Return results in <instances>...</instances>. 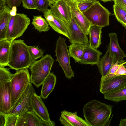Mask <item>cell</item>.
<instances>
[{
	"label": "cell",
	"mask_w": 126,
	"mask_h": 126,
	"mask_svg": "<svg viewBox=\"0 0 126 126\" xmlns=\"http://www.w3.org/2000/svg\"><path fill=\"white\" fill-rule=\"evenodd\" d=\"M112 108V105L94 99L84 105L83 116L90 126H105L110 118Z\"/></svg>",
	"instance_id": "6da1fadb"
},
{
	"label": "cell",
	"mask_w": 126,
	"mask_h": 126,
	"mask_svg": "<svg viewBox=\"0 0 126 126\" xmlns=\"http://www.w3.org/2000/svg\"><path fill=\"white\" fill-rule=\"evenodd\" d=\"M34 62L23 40H14L12 42L8 65L10 69L17 71L30 68Z\"/></svg>",
	"instance_id": "7a4b0ae2"
},
{
	"label": "cell",
	"mask_w": 126,
	"mask_h": 126,
	"mask_svg": "<svg viewBox=\"0 0 126 126\" xmlns=\"http://www.w3.org/2000/svg\"><path fill=\"white\" fill-rule=\"evenodd\" d=\"M54 61L51 56L47 54L35 61L30 67L31 82L37 88L42 84L50 73Z\"/></svg>",
	"instance_id": "3957f363"
},
{
	"label": "cell",
	"mask_w": 126,
	"mask_h": 126,
	"mask_svg": "<svg viewBox=\"0 0 126 126\" xmlns=\"http://www.w3.org/2000/svg\"><path fill=\"white\" fill-rule=\"evenodd\" d=\"M31 20L27 15L16 13L11 15L8 25L6 39L10 41L22 36L29 25Z\"/></svg>",
	"instance_id": "277c9868"
},
{
	"label": "cell",
	"mask_w": 126,
	"mask_h": 126,
	"mask_svg": "<svg viewBox=\"0 0 126 126\" xmlns=\"http://www.w3.org/2000/svg\"><path fill=\"white\" fill-rule=\"evenodd\" d=\"M28 68L16 71L10 81L11 107L31 82Z\"/></svg>",
	"instance_id": "5b68a950"
},
{
	"label": "cell",
	"mask_w": 126,
	"mask_h": 126,
	"mask_svg": "<svg viewBox=\"0 0 126 126\" xmlns=\"http://www.w3.org/2000/svg\"><path fill=\"white\" fill-rule=\"evenodd\" d=\"M91 25L102 28L109 25V17L110 13L97 0L90 8L82 13Z\"/></svg>",
	"instance_id": "8992f818"
},
{
	"label": "cell",
	"mask_w": 126,
	"mask_h": 126,
	"mask_svg": "<svg viewBox=\"0 0 126 126\" xmlns=\"http://www.w3.org/2000/svg\"><path fill=\"white\" fill-rule=\"evenodd\" d=\"M66 44V39L59 36L56 43L55 50L56 58V61L59 63L66 78L70 79L75 76L70 63V56Z\"/></svg>",
	"instance_id": "52a82bcc"
},
{
	"label": "cell",
	"mask_w": 126,
	"mask_h": 126,
	"mask_svg": "<svg viewBox=\"0 0 126 126\" xmlns=\"http://www.w3.org/2000/svg\"><path fill=\"white\" fill-rule=\"evenodd\" d=\"M35 92L31 82L11 107L8 115L20 114L29 110H33L31 100L32 96Z\"/></svg>",
	"instance_id": "ba28073f"
},
{
	"label": "cell",
	"mask_w": 126,
	"mask_h": 126,
	"mask_svg": "<svg viewBox=\"0 0 126 126\" xmlns=\"http://www.w3.org/2000/svg\"><path fill=\"white\" fill-rule=\"evenodd\" d=\"M126 86V75L116 76L107 78L101 77L99 91L104 94L120 89Z\"/></svg>",
	"instance_id": "9c48e42d"
},
{
	"label": "cell",
	"mask_w": 126,
	"mask_h": 126,
	"mask_svg": "<svg viewBox=\"0 0 126 126\" xmlns=\"http://www.w3.org/2000/svg\"><path fill=\"white\" fill-rule=\"evenodd\" d=\"M50 7L51 12L54 16L67 24L70 22L72 14L68 0H58Z\"/></svg>",
	"instance_id": "30bf717a"
},
{
	"label": "cell",
	"mask_w": 126,
	"mask_h": 126,
	"mask_svg": "<svg viewBox=\"0 0 126 126\" xmlns=\"http://www.w3.org/2000/svg\"><path fill=\"white\" fill-rule=\"evenodd\" d=\"M67 28L69 41L71 44H89L87 35L77 24L72 15L70 22L67 24Z\"/></svg>",
	"instance_id": "8fae6325"
},
{
	"label": "cell",
	"mask_w": 126,
	"mask_h": 126,
	"mask_svg": "<svg viewBox=\"0 0 126 126\" xmlns=\"http://www.w3.org/2000/svg\"><path fill=\"white\" fill-rule=\"evenodd\" d=\"M108 35L110 42L107 47V51L112 58L114 63L122 64L126 61L123 59L126 57V55L119 46L117 34L113 32L110 33Z\"/></svg>",
	"instance_id": "7c38bea8"
},
{
	"label": "cell",
	"mask_w": 126,
	"mask_h": 126,
	"mask_svg": "<svg viewBox=\"0 0 126 126\" xmlns=\"http://www.w3.org/2000/svg\"><path fill=\"white\" fill-rule=\"evenodd\" d=\"M10 81L0 83V112L8 115L11 107Z\"/></svg>",
	"instance_id": "4fadbf2b"
},
{
	"label": "cell",
	"mask_w": 126,
	"mask_h": 126,
	"mask_svg": "<svg viewBox=\"0 0 126 126\" xmlns=\"http://www.w3.org/2000/svg\"><path fill=\"white\" fill-rule=\"evenodd\" d=\"M5 0H0V41L6 39L8 25L11 18V11Z\"/></svg>",
	"instance_id": "5bb4252c"
},
{
	"label": "cell",
	"mask_w": 126,
	"mask_h": 126,
	"mask_svg": "<svg viewBox=\"0 0 126 126\" xmlns=\"http://www.w3.org/2000/svg\"><path fill=\"white\" fill-rule=\"evenodd\" d=\"M43 13L44 16L51 27L58 33L65 36L69 39L67 24L54 16L51 13L49 9L48 8Z\"/></svg>",
	"instance_id": "9a60e30c"
},
{
	"label": "cell",
	"mask_w": 126,
	"mask_h": 126,
	"mask_svg": "<svg viewBox=\"0 0 126 126\" xmlns=\"http://www.w3.org/2000/svg\"><path fill=\"white\" fill-rule=\"evenodd\" d=\"M72 16L76 23L83 32L88 35L89 34L90 27L91 25L83 14L79 10L77 3L71 0H68Z\"/></svg>",
	"instance_id": "2e32d148"
},
{
	"label": "cell",
	"mask_w": 126,
	"mask_h": 126,
	"mask_svg": "<svg viewBox=\"0 0 126 126\" xmlns=\"http://www.w3.org/2000/svg\"><path fill=\"white\" fill-rule=\"evenodd\" d=\"M59 121L64 126H90L85 120L78 116L77 111H62Z\"/></svg>",
	"instance_id": "e0dca14e"
},
{
	"label": "cell",
	"mask_w": 126,
	"mask_h": 126,
	"mask_svg": "<svg viewBox=\"0 0 126 126\" xmlns=\"http://www.w3.org/2000/svg\"><path fill=\"white\" fill-rule=\"evenodd\" d=\"M33 110L42 120L47 122L51 121L47 109L40 96L35 92L33 94L31 100Z\"/></svg>",
	"instance_id": "ac0fdd59"
},
{
	"label": "cell",
	"mask_w": 126,
	"mask_h": 126,
	"mask_svg": "<svg viewBox=\"0 0 126 126\" xmlns=\"http://www.w3.org/2000/svg\"><path fill=\"white\" fill-rule=\"evenodd\" d=\"M84 54L79 63L82 64L97 65L102 53L99 50L91 47L89 44L86 45Z\"/></svg>",
	"instance_id": "d6986e66"
},
{
	"label": "cell",
	"mask_w": 126,
	"mask_h": 126,
	"mask_svg": "<svg viewBox=\"0 0 126 126\" xmlns=\"http://www.w3.org/2000/svg\"><path fill=\"white\" fill-rule=\"evenodd\" d=\"M56 76L53 72H50L42 84L41 93L40 96L44 99L47 98L52 91L56 82Z\"/></svg>",
	"instance_id": "ffe728a7"
},
{
	"label": "cell",
	"mask_w": 126,
	"mask_h": 126,
	"mask_svg": "<svg viewBox=\"0 0 126 126\" xmlns=\"http://www.w3.org/2000/svg\"><path fill=\"white\" fill-rule=\"evenodd\" d=\"M100 26L91 25L89 31V44L92 47L97 49L101 44L102 29Z\"/></svg>",
	"instance_id": "44dd1931"
},
{
	"label": "cell",
	"mask_w": 126,
	"mask_h": 126,
	"mask_svg": "<svg viewBox=\"0 0 126 126\" xmlns=\"http://www.w3.org/2000/svg\"><path fill=\"white\" fill-rule=\"evenodd\" d=\"M113 63H115L113 58L106 51L105 54L100 58L97 65L101 77L105 76L108 73Z\"/></svg>",
	"instance_id": "7402d4cb"
},
{
	"label": "cell",
	"mask_w": 126,
	"mask_h": 126,
	"mask_svg": "<svg viewBox=\"0 0 126 126\" xmlns=\"http://www.w3.org/2000/svg\"><path fill=\"white\" fill-rule=\"evenodd\" d=\"M12 41L6 39L0 41V67L8 66Z\"/></svg>",
	"instance_id": "603a6c76"
},
{
	"label": "cell",
	"mask_w": 126,
	"mask_h": 126,
	"mask_svg": "<svg viewBox=\"0 0 126 126\" xmlns=\"http://www.w3.org/2000/svg\"><path fill=\"white\" fill-rule=\"evenodd\" d=\"M86 47V45L81 44H71L68 46L70 56L74 59L75 63H79Z\"/></svg>",
	"instance_id": "cb8c5ba5"
},
{
	"label": "cell",
	"mask_w": 126,
	"mask_h": 126,
	"mask_svg": "<svg viewBox=\"0 0 126 126\" xmlns=\"http://www.w3.org/2000/svg\"><path fill=\"white\" fill-rule=\"evenodd\" d=\"M103 95L105 99L115 102L126 101V86L120 89Z\"/></svg>",
	"instance_id": "d4e9b609"
},
{
	"label": "cell",
	"mask_w": 126,
	"mask_h": 126,
	"mask_svg": "<svg viewBox=\"0 0 126 126\" xmlns=\"http://www.w3.org/2000/svg\"><path fill=\"white\" fill-rule=\"evenodd\" d=\"M32 24L34 28L40 32H46L50 29L47 21L41 15L33 16Z\"/></svg>",
	"instance_id": "484cf974"
},
{
	"label": "cell",
	"mask_w": 126,
	"mask_h": 126,
	"mask_svg": "<svg viewBox=\"0 0 126 126\" xmlns=\"http://www.w3.org/2000/svg\"><path fill=\"white\" fill-rule=\"evenodd\" d=\"M28 126H41L42 119L33 110L26 112Z\"/></svg>",
	"instance_id": "4316f807"
},
{
	"label": "cell",
	"mask_w": 126,
	"mask_h": 126,
	"mask_svg": "<svg viewBox=\"0 0 126 126\" xmlns=\"http://www.w3.org/2000/svg\"><path fill=\"white\" fill-rule=\"evenodd\" d=\"M114 14L117 20L124 27V20L126 15V10L114 4L113 6Z\"/></svg>",
	"instance_id": "83f0119b"
},
{
	"label": "cell",
	"mask_w": 126,
	"mask_h": 126,
	"mask_svg": "<svg viewBox=\"0 0 126 126\" xmlns=\"http://www.w3.org/2000/svg\"><path fill=\"white\" fill-rule=\"evenodd\" d=\"M28 47L31 57L35 61L43 56V51L39 48L38 46H28Z\"/></svg>",
	"instance_id": "f1b7e54d"
},
{
	"label": "cell",
	"mask_w": 126,
	"mask_h": 126,
	"mask_svg": "<svg viewBox=\"0 0 126 126\" xmlns=\"http://www.w3.org/2000/svg\"><path fill=\"white\" fill-rule=\"evenodd\" d=\"M10 69L0 67V83L10 81L14 74L10 72Z\"/></svg>",
	"instance_id": "f546056e"
},
{
	"label": "cell",
	"mask_w": 126,
	"mask_h": 126,
	"mask_svg": "<svg viewBox=\"0 0 126 126\" xmlns=\"http://www.w3.org/2000/svg\"><path fill=\"white\" fill-rule=\"evenodd\" d=\"M37 5L36 10L43 13L48 9L52 4L50 0H36Z\"/></svg>",
	"instance_id": "4dcf8cb0"
},
{
	"label": "cell",
	"mask_w": 126,
	"mask_h": 126,
	"mask_svg": "<svg viewBox=\"0 0 126 126\" xmlns=\"http://www.w3.org/2000/svg\"><path fill=\"white\" fill-rule=\"evenodd\" d=\"M97 0H83L77 3L78 6L82 12H83L90 8Z\"/></svg>",
	"instance_id": "1f68e13d"
},
{
	"label": "cell",
	"mask_w": 126,
	"mask_h": 126,
	"mask_svg": "<svg viewBox=\"0 0 126 126\" xmlns=\"http://www.w3.org/2000/svg\"><path fill=\"white\" fill-rule=\"evenodd\" d=\"M22 5L25 9H36L37 5L36 0H22Z\"/></svg>",
	"instance_id": "d6a6232c"
},
{
	"label": "cell",
	"mask_w": 126,
	"mask_h": 126,
	"mask_svg": "<svg viewBox=\"0 0 126 126\" xmlns=\"http://www.w3.org/2000/svg\"><path fill=\"white\" fill-rule=\"evenodd\" d=\"M18 116L15 114L7 115L5 126H16Z\"/></svg>",
	"instance_id": "836d02e7"
},
{
	"label": "cell",
	"mask_w": 126,
	"mask_h": 126,
	"mask_svg": "<svg viewBox=\"0 0 126 126\" xmlns=\"http://www.w3.org/2000/svg\"><path fill=\"white\" fill-rule=\"evenodd\" d=\"M16 126H28L26 112L18 115Z\"/></svg>",
	"instance_id": "e575fe53"
},
{
	"label": "cell",
	"mask_w": 126,
	"mask_h": 126,
	"mask_svg": "<svg viewBox=\"0 0 126 126\" xmlns=\"http://www.w3.org/2000/svg\"><path fill=\"white\" fill-rule=\"evenodd\" d=\"M120 65L117 62L113 63L108 73L105 76L101 77L107 78H110L116 76L115 75V73L118 68Z\"/></svg>",
	"instance_id": "d590c367"
},
{
	"label": "cell",
	"mask_w": 126,
	"mask_h": 126,
	"mask_svg": "<svg viewBox=\"0 0 126 126\" xmlns=\"http://www.w3.org/2000/svg\"><path fill=\"white\" fill-rule=\"evenodd\" d=\"M6 3L11 9L20 6L22 0H5Z\"/></svg>",
	"instance_id": "8d00e7d4"
},
{
	"label": "cell",
	"mask_w": 126,
	"mask_h": 126,
	"mask_svg": "<svg viewBox=\"0 0 126 126\" xmlns=\"http://www.w3.org/2000/svg\"><path fill=\"white\" fill-rule=\"evenodd\" d=\"M115 74L116 76L126 75V67L122 64L120 65Z\"/></svg>",
	"instance_id": "74e56055"
},
{
	"label": "cell",
	"mask_w": 126,
	"mask_h": 126,
	"mask_svg": "<svg viewBox=\"0 0 126 126\" xmlns=\"http://www.w3.org/2000/svg\"><path fill=\"white\" fill-rule=\"evenodd\" d=\"M114 4L117 5L126 10V0H113Z\"/></svg>",
	"instance_id": "f35d334b"
},
{
	"label": "cell",
	"mask_w": 126,
	"mask_h": 126,
	"mask_svg": "<svg viewBox=\"0 0 126 126\" xmlns=\"http://www.w3.org/2000/svg\"><path fill=\"white\" fill-rule=\"evenodd\" d=\"M0 126H5L7 115L0 112Z\"/></svg>",
	"instance_id": "ab89813d"
},
{
	"label": "cell",
	"mask_w": 126,
	"mask_h": 126,
	"mask_svg": "<svg viewBox=\"0 0 126 126\" xmlns=\"http://www.w3.org/2000/svg\"><path fill=\"white\" fill-rule=\"evenodd\" d=\"M56 124L54 121H51L47 122L41 120V126H55Z\"/></svg>",
	"instance_id": "60d3db41"
},
{
	"label": "cell",
	"mask_w": 126,
	"mask_h": 126,
	"mask_svg": "<svg viewBox=\"0 0 126 126\" xmlns=\"http://www.w3.org/2000/svg\"><path fill=\"white\" fill-rule=\"evenodd\" d=\"M119 126H126V118L121 119Z\"/></svg>",
	"instance_id": "b9f144b4"
},
{
	"label": "cell",
	"mask_w": 126,
	"mask_h": 126,
	"mask_svg": "<svg viewBox=\"0 0 126 126\" xmlns=\"http://www.w3.org/2000/svg\"><path fill=\"white\" fill-rule=\"evenodd\" d=\"M125 26L124 27L126 29V15L125 16L124 20Z\"/></svg>",
	"instance_id": "7bdbcfd3"
},
{
	"label": "cell",
	"mask_w": 126,
	"mask_h": 126,
	"mask_svg": "<svg viewBox=\"0 0 126 126\" xmlns=\"http://www.w3.org/2000/svg\"><path fill=\"white\" fill-rule=\"evenodd\" d=\"M104 2H106L109 1H111L113 0H100Z\"/></svg>",
	"instance_id": "ee69618b"
},
{
	"label": "cell",
	"mask_w": 126,
	"mask_h": 126,
	"mask_svg": "<svg viewBox=\"0 0 126 126\" xmlns=\"http://www.w3.org/2000/svg\"><path fill=\"white\" fill-rule=\"evenodd\" d=\"M72 1L76 2L78 3L80 1H82L83 0H71Z\"/></svg>",
	"instance_id": "f6af8a7d"
},
{
	"label": "cell",
	"mask_w": 126,
	"mask_h": 126,
	"mask_svg": "<svg viewBox=\"0 0 126 126\" xmlns=\"http://www.w3.org/2000/svg\"><path fill=\"white\" fill-rule=\"evenodd\" d=\"M52 3H54L56 2L58 0H50Z\"/></svg>",
	"instance_id": "bcb514c9"
},
{
	"label": "cell",
	"mask_w": 126,
	"mask_h": 126,
	"mask_svg": "<svg viewBox=\"0 0 126 126\" xmlns=\"http://www.w3.org/2000/svg\"><path fill=\"white\" fill-rule=\"evenodd\" d=\"M122 64L124 66H125L126 67V61L124 62Z\"/></svg>",
	"instance_id": "7dc6e473"
}]
</instances>
